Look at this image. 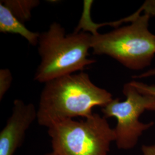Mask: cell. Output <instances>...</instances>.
Masks as SVG:
<instances>
[{
    "label": "cell",
    "mask_w": 155,
    "mask_h": 155,
    "mask_svg": "<svg viewBox=\"0 0 155 155\" xmlns=\"http://www.w3.org/2000/svg\"><path fill=\"white\" fill-rule=\"evenodd\" d=\"M45 84L40 95L37 121L47 128L77 117L88 118L95 106L103 107L113 99L110 92L96 86L83 71L57 78Z\"/></svg>",
    "instance_id": "1"
},
{
    "label": "cell",
    "mask_w": 155,
    "mask_h": 155,
    "mask_svg": "<svg viewBox=\"0 0 155 155\" xmlns=\"http://www.w3.org/2000/svg\"><path fill=\"white\" fill-rule=\"evenodd\" d=\"M91 33L84 31L66 34L58 22H52L48 30L40 33L38 53L40 63L34 80L45 83L57 78L84 70L95 63L88 58L91 48Z\"/></svg>",
    "instance_id": "2"
},
{
    "label": "cell",
    "mask_w": 155,
    "mask_h": 155,
    "mask_svg": "<svg viewBox=\"0 0 155 155\" xmlns=\"http://www.w3.org/2000/svg\"><path fill=\"white\" fill-rule=\"evenodd\" d=\"M147 1L144 13L130 25L108 33H91L93 54L109 56L133 70L150 66L155 55V35L148 29L150 18L155 16V0Z\"/></svg>",
    "instance_id": "3"
},
{
    "label": "cell",
    "mask_w": 155,
    "mask_h": 155,
    "mask_svg": "<svg viewBox=\"0 0 155 155\" xmlns=\"http://www.w3.org/2000/svg\"><path fill=\"white\" fill-rule=\"evenodd\" d=\"M48 134L52 151L58 155H108L116 139L107 118L94 113L81 121L56 122L48 128Z\"/></svg>",
    "instance_id": "4"
},
{
    "label": "cell",
    "mask_w": 155,
    "mask_h": 155,
    "mask_svg": "<svg viewBox=\"0 0 155 155\" xmlns=\"http://www.w3.org/2000/svg\"><path fill=\"white\" fill-rule=\"evenodd\" d=\"M122 92L126 97L125 101L113 99L102 107V112L106 118L116 119V126L113 129L117 147L129 150L136 146L144 131L154 125L153 122H141L139 118L144 111L148 110L155 101V97L141 94L130 82L124 86Z\"/></svg>",
    "instance_id": "5"
},
{
    "label": "cell",
    "mask_w": 155,
    "mask_h": 155,
    "mask_svg": "<svg viewBox=\"0 0 155 155\" xmlns=\"http://www.w3.org/2000/svg\"><path fill=\"white\" fill-rule=\"evenodd\" d=\"M37 117L38 109L32 103L26 104L20 99L14 101L11 115L0 132V155H14Z\"/></svg>",
    "instance_id": "6"
},
{
    "label": "cell",
    "mask_w": 155,
    "mask_h": 155,
    "mask_svg": "<svg viewBox=\"0 0 155 155\" xmlns=\"http://www.w3.org/2000/svg\"><path fill=\"white\" fill-rule=\"evenodd\" d=\"M0 32L17 34L27 40L32 45H38L40 33L34 32L19 21L9 9L0 2Z\"/></svg>",
    "instance_id": "7"
},
{
    "label": "cell",
    "mask_w": 155,
    "mask_h": 155,
    "mask_svg": "<svg viewBox=\"0 0 155 155\" xmlns=\"http://www.w3.org/2000/svg\"><path fill=\"white\" fill-rule=\"evenodd\" d=\"M1 2L24 24L30 20L32 10L40 3L38 0H4Z\"/></svg>",
    "instance_id": "8"
},
{
    "label": "cell",
    "mask_w": 155,
    "mask_h": 155,
    "mask_svg": "<svg viewBox=\"0 0 155 155\" xmlns=\"http://www.w3.org/2000/svg\"><path fill=\"white\" fill-rule=\"evenodd\" d=\"M155 75V68L148 70L147 72H144L139 75H134L133 78H142L148 77ZM130 83L139 91L141 94H147L150 95H153L155 97V84L149 85L146 83H143L138 81H131ZM148 110L155 111V101L153 104L150 106Z\"/></svg>",
    "instance_id": "9"
},
{
    "label": "cell",
    "mask_w": 155,
    "mask_h": 155,
    "mask_svg": "<svg viewBox=\"0 0 155 155\" xmlns=\"http://www.w3.org/2000/svg\"><path fill=\"white\" fill-rule=\"evenodd\" d=\"M13 81V77L10 70H0V101L2 100L7 91L10 89Z\"/></svg>",
    "instance_id": "10"
},
{
    "label": "cell",
    "mask_w": 155,
    "mask_h": 155,
    "mask_svg": "<svg viewBox=\"0 0 155 155\" xmlns=\"http://www.w3.org/2000/svg\"><path fill=\"white\" fill-rule=\"evenodd\" d=\"M141 150L143 155H155V144L143 145Z\"/></svg>",
    "instance_id": "11"
},
{
    "label": "cell",
    "mask_w": 155,
    "mask_h": 155,
    "mask_svg": "<svg viewBox=\"0 0 155 155\" xmlns=\"http://www.w3.org/2000/svg\"><path fill=\"white\" fill-rule=\"evenodd\" d=\"M45 155H58V154H56V153H55L54 152L52 151L51 152H49V153H47L46 154H45Z\"/></svg>",
    "instance_id": "12"
}]
</instances>
